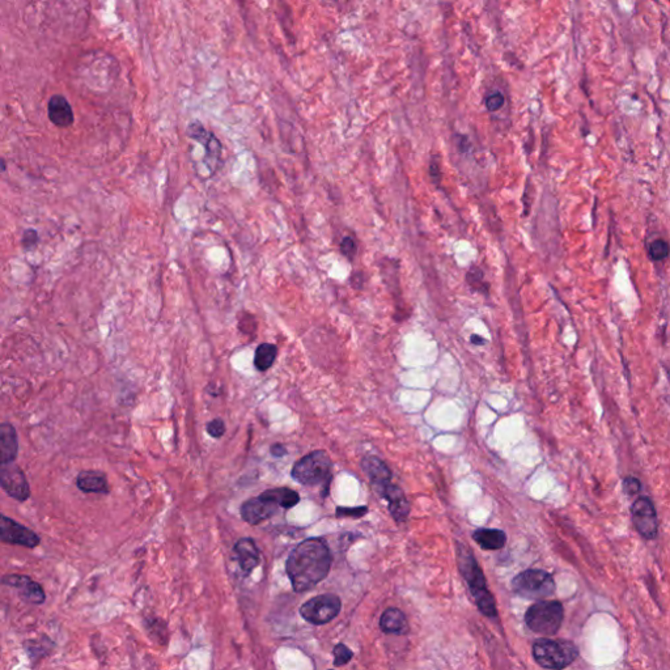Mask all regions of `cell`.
Returning a JSON list of instances; mask_svg holds the SVG:
<instances>
[{
    "label": "cell",
    "mask_w": 670,
    "mask_h": 670,
    "mask_svg": "<svg viewBox=\"0 0 670 670\" xmlns=\"http://www.w3.org/2000/svg\"><path fill=\"white\" fill-rule=\"evenodd\" d=\"M331 566L327 545L321 538H309L296 546L286 563L294 591L306 592L326 577Z\"/></svg>",
    "instance_id": "1"
},
{
    "label": "cell",
    "mask_w": 670,
    "mask_h": 670,
    "mask_svg": "<svg viewBox=\"0 0 670 670\" xmlns=\"http://www.w3.org/2000/svg\"><path fill=\"white\" fill-rule=\"evenodd\" d=\"M300 500L299 494L287 488V487H280V488H272L266 490L264 493L252 498L241 505V517L242 520L250 524V525H258L264 522L266 520L272 519L275 516L280 508L288 510L295 507L296 504Z\"/></svg>",
    "instance_id": "2"
},
{
    "label": "cell",
    "mask_w": 670,
    "mask_h": 670,
    "mask_svg": "<svg viewBox=\"0 0 670 670\" xmlns=\"http://www.w3.org/2000/svg\"><path fill=\"white\" fill-rule=\"evenodd\" d=\"M457 554H458L460 570L463 572L465 580L469 584V588L474 599L477 601L479 610L487 617L494 618L498 615L496 604H495L493 594L487 589L486 579L483 576L482 570L479 568L478 563L475 562V559L473 558L470 551L463 549V546H458Z\"/></svg>",
    "instance_id": "3"
},
{
    "label": "cell",
    "mask_w": 670,
    "mask_h": 670,
    "mask_svg": "<svg viewBox=\"0 0 670 670\" xmlns=\"http://www.w3.org/2000/svg\"><path fill=\"white\" fill-rule=\"evenodd\" d=\"M577 648L566 640L540 639L533 646V657L546 669H563L577 657Z\"/></svg>",
    "instance_id": "4"
},
{
    "label": "cell",
    "mask_w": 670,
    "mask_h": 670,
    "mask_svg": "<svg viewBox=\"0 0 670 670\" xmlns=\"http://www.w3.org/2000/svg\"><path fill=\"white\" fill-rule=\"evenodd\" d=\"M563 607L558 601H540L529 607L525 622L530 630L550 636L558 632L563 622Z\"/></svg>",
    "instance_id": "5"
},
{
    "label": "cell",
    "mask_w": 670,
    "mask_h": 670,
    "mask_svg": "<svg viewBox=\"0 0 670 670\" xmlns=\"http://www.w3.org/2000/svg\"><path fill=\"white\" fill-rule=\"evenodd\" d=\"M330 457L324 450H316L295 463L292 478L305 486H316L330 479Z\"/></svg>",
    "instance_id": "6"
},
{
    "label": "cell",
    "mask_w": 670,
    "mask_h": 670,
    "mask_svg": "<svg viewBox=\"0 0 670 670\" xmlns=\"http://www.w3.org/2000/svg\"><path fill=\"white\" fill-rule=\"evenodd\" d=\"M512 588L524 599H543L555 592V582L546 571L527 570L513 579Z\"/></svg>",
    "instance_id": "7"
},
{
    "label": "cell",
    "mask_w": 670,
    "mask_h": 670,
    "mask_svg": "<svg viewBox=\"0 0 670 670\" xmlns=\"http://www.w3.org/2000/svg\"><path fill=\"white\" fill-rule=\"evenodd\" d=\"M342 602L335 594H321L309 599L300 607V614L311 624H325L334 619L341 612Z\"/></svg>",
    "instance_id": "8"
},
{
    "label": "cell",
    "mask_w": 670,
    "mask_h": 670,
    "mask_svg": "<svg viewBox=\"0 0 670 670\" xmlns=\"http://www.w3.org/2000/svg\"><path fill=\"white\" fill-rule=\"evenodd\" d=\"M0 485L17 502H25L31 496V487L25 478L24 471L15 463H1Z\"/></svg>",
    "instance_id": "9"
},
{
    "label": "cell",
    "mask_w": 670,
    "mask_h": 670,
    "mask_svg": "<svg viewBox=\"0 0 670 670\" xmlns=\"http://www.w3.org/2000/svg\"><path fill=\"white\" fill-rule=\"evenodd\" d=\"M187 135L202 144L206 150V165L211 173H215L222 160L223 147L220 140L212 133L207 131L200 120H194L187 128Z\"/></svg>",
    "instance_id": "10"
},
{
    "label": "cell",
    "mask_w": 670,
    "mask_h": 670,
    "mask_svg": "<svg viewBox=\"0 0 670 670\" xmlns=\"http://www.w3.org/2000/svg\"><path fill=\"white\" fill-rule=\"evenodd\" d=\"M0 538L1 542L9 545H19L28 549L37 547L41 542V538L36 532L19 524L15 520L9 519L7 516H1L0 521Z\"/></svg>",
    "instance_id": "11"
},
{
    "label": "cell",
    "mask_w": 670,
    "mask_h": 670,
    "mask_svg": "<svg viewBox=\"0 0 670 670\" xmlns=\"http://www.w3.org/2000/svg\"><path fill=\"white\" fill-rule=\"evenodd\" d=\"M632 521L640 535L652 540L659 532V519L656 515L654 502L648 498H639L632 505Z\"/></svg>",
    "instance_id": "12"
},
{
    "label": "cell",
    "mask_w": 670,
    "mask_h": 670,
    "mask_svg": "<svg viewBox=\"0 0 670 670\" xmlns=\"http://www.w3.org/2000/svg\"><path fill=\"white\" fill-rule=\"evenodd\" d=\"M1 582L7 587L15 588L20 597L26 601L28 604L41 605L45 602V592L38 582L32 580L29 576L25 574H7L3 577Z\"/></svg>",
    "instance_id": "13"
},
{
    "label": "cell",
    "mask_w": 670,
    "mask_h": 670,
    "mask_svg": "<svg viewBox=\"0 0 670 670\" xmlns=\"http://www.w3.org/2000/svg\"><path fill=\"white\" fill-rule=\"evenodd\" d=\"M233 551L237 557L239 568H241V571H242V574L245 577L252 574L257 567L259 566V562H261L259 550H258L256 541L253 538H249V537L241 538L234 545Z\"/></svg>",
    "instance_id": "14"
},
{
    "label": "cell",
    "mask_w": 670,
    "mask_h": 670,
    "mask_svg": "<svg viewBox=\"0 0 670 670\" xmlns=\"http://www.w3.org/2000/svg\"><path fill=\"white\" fill-rule=\"evenodd\" d=\"M48 115L50 122L56 128H70L75 122L72 106L63 95H54L50 97Z\"/></svg>",
    "instance_id": "15"
},
{
    "label": "cell",
    "mask_w": 670,
    "mask_h": 670,
    "mask_svg": "<svg viewBox=\"0 0 670 670\" xmlns=\"http://www.w3.org/2000/svg\"><path fill=\"white\" fill-rule=\"evenodd\" d=\"M380 491L383 498L389 502L391 516L397 522H403L410 513V504L407 502L403 493L401 491V488L391 483H386L380 487Z\"/></svg>",
    "instance_id": "16"
},
{
    "label": "cell",
    "mask_w": 670,
    "mask_h": 670,
    "mask_svg": "<svg viewBox=\"0 0 670 670\" xmlns=\"http://www.w3.org/2000/svg\"><path fill=\"white\" fill-rule=\"evenodd\" d=\"M78 488L87 494H108V477L103 471H81L76 479Z\"/></svg>",
    "instance_id": "17"
},
{
    "label": "cell",
    "mask_w": 670,
    "mask_h": 670,
    "mask_svg": "<svg viewBox=\"0 0 670 670\" xmlns=\"http://www.w3.org/2000/svg\"><path fill=\"white\" fill-rule=\"evenodd\" d=\"M19 452V440L15 427L12 424L0 426V463H14Z\"/></svg>",
    "instance_id": "18"
},
{
    "label": "cell",
    "mask_w": 670,
    "mask_h": 670,
    "mask_svg": "<svg viewBox=\"0 0 670 670\" xmlns=\"http://www.w3.org/2000/svg\"><path fill=\"white\" fill-rule=\"evenodd\" d=\"M380 627L385 634L403 635L408 631V623H407L406 617L401 610L396 607H391V609H386L381 615Z\"/></svg>",
    "instance_id": "19"
},
{
    "label": "cell",
    "mask_w": 670,
    "mask_h": 670,
    "mask_svg": "<svg viewBox=\"0 0 670 670\" xmlns=\"http://www.w3.org/2000/svg\"><path fill=\"white\" fill-rule=\"evenodd\" d=\"M361 466L367 473L368 477L375 483L376 486L381 487L389 483L391 479V473L388 466L377 457H367L363 460Z\"/></svg>",
    "instance_id": "20"
},
{
    "label": "cell",
    "mask_w": 670,
    "mask_h": 670,
    "mask_svg": "<svg viewBox=\"0 0 670 670\" xmlns=\"http://www.w3.org/2000/svg\"><path fill=\"white\" fill-rule=\"evenodd\" d=\"M474 541L485 550H498L502 549L507 542V537L502 530L498 529H479L473 535Z\"/></svg>",
    "instance_id": "21"
},
{
    "label": "cell",
    "mask_w": 670,
    "mask_h": 670,
    "mask_svg": "<svg viewBox=\"0 0 670 670\" xmlns=\"http://www.w3.org/2000/svg\"><path fill=\"white\" fill-rule=\"evenodd\" d=\"M278 355V349L277 346L272 344H262L257 347L256 354H254V367L259 372H264L270 369L277 359Z\"/></svg>",
    "instance_id": "22"
},
{
    "label": "cell",
    "mask_w": 670,
    "mask_h": 670,
    "mask_svg": "<svg viewBox=\"0 0 670 670\" xmlns=\"http://www.w3.org/2000/svg\"><path fill=\"white\" fill-rule=\"evenodd\" d=\"M466 280L474 289H477L485 295H488V284L483 280V272L478 267L470 269V272L466 275Z\"/></svg>",
    "instance_id": "23"
},
{
    "label": "cell",
    "mask_w": 670,
    "mask_h": 670,
    "mask_svg": "<svg viewBox=\"0 0 670 670\" xmlns=\"http://www.w3.org/2000/svg\"><path fill=\"white\" fill-rule=\"evenodd\" d=\"M351 651L344 646V644H338V646L334 648V665L335 666H341V665H344L347 662L350 661L352 659Z\"/></svg>",
    "instance_id": "24"
},
{
    "label": "cell",
    "mask_w": 670,
    "mask_h": 670,
    "mask_svg": "<svg viewBox=\"0 0 670 670\" xmlns=\"http://www.w3.org/2000/svg\"><path fill=\"white\" fill-rule=\"evenodd\" d=\"M649 253H651V256L654 259L659 261V259H662V258H665L669 254V247H668L666 242H664L661 239H657V241H654L651 244Z\"/></svg>",
    "instance_id": "25"
},
{
    "label": "cell",
    "mask_w": 670,
    "mask_h": 670,
    "mask_svg": "<svg viewBox=\"0 0 670 670\" xmlns=\"http://www.w3.org/2000/svg\"><path fill=\"white\" fill-rule=\"evenodd\" d=\"M207 432L208 435H210L211 438H214V439L223 438L224 433H225V423H224L223 419L216 418L214 421H211V422L207 424Z\"/></svg>",
    "instance_id": "26"
},
{
    "label": "cell",
    "mask_w": 670,
    "mask_h": 670,
    "mask_svg": "<svg viewBox=\"0 0 670 670\" xmlns=\"http://www.w3.org/2000/svg\"><path fill=\"white\" fill-rule=\"evenodd\" d=\"M485 104L488 112H496L504 105V96L500 92H493L486 97Z\"/></svg>",
    "instance_id": "27"
},
{
    "label": "cell",
    "mask_w": 670,
    "mask_h": 670,
    "mask_svg": "<svg viewBox=\"0 0 670 670\" xmlns=\"http://www.w3.org/2000/svg\"><path fill=\"white\" fill-rule=\"evenodd\" d=\"M40 241V237H38V233L33 230H28L25 231L24 236H23V247H24L25 250H31L32 247H36Z\"/></svg>",
    "instance_id": "28"
},
{
    "label": "cell",
    "mask_w": 670,
    "mask_h": 670,
    "mask_svg": "<svg viewBox=\"0 0 670 670\" xmlns=\"http://www.w3.org/2000/svg\"><path fill=\"white\" fill-rule=\"evenodd\" d=\"M356 249H358L356 244H355V241H354L351 237H344V239H342V242H341V252H342L344 256L349 257V258H354V256L356 254Z\"/></svg>",
    "instance_id": "29"
},
{
    "label": "cell",
    "mask_w": 670,
    "mask_h": 670,
    "mask_svg": "<svg viewBox=\"0 0 670 670\" xmlns=\"http://www.w3.org/2000/svg\"><path fill=\"white\" fill-rule=\"evenodd\" d=\"M624 488H626V491H629L631 495L636 494L639 490H640V483H639L638 479L627 478L626 479V482H624Z\"/></svg>",
    "instance_id": "30"
},
{
    "label": "cell",
    "mask_w": 670,
    "mask_h": 670,
    "mask_svg": "<svg viewBox=\"0 0 670 670\" xmlns=\"http://www.w3.org/2000/svg\"><path fill=\"white\" fill-rule=\"evenodd\" d=\"M430 172H431L432 178H433L436 182H439L440 176H441V175H440V167L439 163H438V161H435V160L432 161L431 169H430Z\"/></svg>",
    "instance_id": "31"
},
{
    "label": "cell",
    "mask_w": 670,
    "mask_h": 670,
    "mask_svg": "<svg viewBox=\"0 0 670 670\" xmlns=\"http://www.w3.org/2000/svg\"><path fill=\"white\" fill-rule=\"evenodd\" d=\"M272 453L275 455V457H282V455H286L287 452H286V448L283 447V445L275 444V445H272Z\"/></svg>",
    "instance_id": "32"
},
{
    "label": "cell",
    "mask_w": 670,
    "mask_h": 670,
    "mask_svg": "<svg viewBox=\"0 0 670 670\" xmlns=\"http://www.w3.org/2000/svg\"><path fill=\"white\" fill-rule=\"evenodd\" d=\"M471 342H473L474 344H478V346L486 344V342H485V339H483V338H480V336H478V335H473V336H471Z\"/></svg>",
    "instance_id": "33"
}]
</instances>
